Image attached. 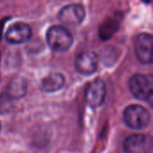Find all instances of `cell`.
Returning a JSON list of instances; mask_svg holds the SVG:
<instances>
[{
  "instance_id": "1",
  "label": "cell",
  "mask_w": 153,
  "mask_h": 153,
  "mask_svg": "<svg viewBox=\"0 0 153 153\" xmlns=\"http://www.w3.org/2000/svg\"><path fill=\"white\" fill-rule=\"evenodd\" d=\"M46 39L48 47L55 52L66 51L71 48L74 42L71 32L60 25L49 27L47 31Z\"/></svg>"
},
{
  "instance_id": "2",
  "label": "cell",
  "mask_w": 153,
  "mask_h": 153,
  "mask_svg": "<svg viewBox=\"0 0 153 153\" xmlns=\"http://www.w3.org/2000/svg\"><path fill=\"white\" fill-rule=\"evenodd\" d=\"M124 122L134 130H143L151 122L149 111L140 105H130L124 111Z\"/></svg>"
},
{
  "instance_id": "3",
  "label": "cell",
  "mask_w": 153,
  "mask_h": 153,
  "mask_svg": "<svg viewBox=\"0 0 153 153\" xmlns=\"http://www.w3.org/2000/svg\"><path fill=\"white\" fill-rule=\"evenodd\" d=\"M129 89L134 98L149 101L152 98V78L142 74H136L129 81Z\"/></svg>"
},
{
  "instance_id": "4",
  "label": "cell",
  "mask_w": 153,
  "mask_h": 153,
  "mask_svg": "<svg viewBox=\"0 0 153 153\" xmlns=\"http://www.w3.org/2000/svg\"><path fill=\"white\" fill-rule=\"evenodd\" d=\"M105 97L106 86L101 79H95L87 84L85 89V100L91 108H100L104 103Z\"/></svg>"
},
{
  "instance_id": "5",
  "label": "cell",
  "mask_w": 153,
  "mask_h": 153,
  "mask_svg": "<svg viewBox=\"0 0 153 153\" xmlns=\"http://www.w3.org/2000/svg\"><path fill=\"white\" fill-rule=\"evenodd\" d=\"M85 14V9L82 4H70L64 6L59 11L58 19L65 25L77 26L83 22Z\"/></svg>"
},
{
  "instance_id": "6",
  "label": "cell",
  "mask_w": 153,
  "mask_h": 153,
  "mask_svg": "<svg viewBox=\"0 0 153 153\" xmlns=\"http://www.w3.org/2000/svg\"><path fill=\"white\" fill-rule=\"evenodd\" d=\"M124 151L126 153H151L152 139L146 134H132L125 140Z\"/></svg>"
},
{
  "instance_id": "7",
  "label": "cell",
  "mask_w": 153,
  "mask_h": 153,
  "mask_svg": "<svg viewBox=\"0 0 153 153\" xmlns=\"http://www.w3.org/2000/svg\"><path fill=\"white\" fill-rule=\"evenodd\" d=\"M152 36L150 33H141L135 41V54L137 59L144 65L152 63Z\"/></svg>"
},
{
  "instance_id": "8",
  "label": "cell",
  "mask_w": 153,
  "mask_h": 153,
  "mask_svg": "<svg viewBox=\"0 0 153 153\" xmlns=\"http://www.w3.org/2000/svg\"><path fill=\"white\" fill-rule=\"evenodd\" d=\"M99 58L97 54L91 50H85L80 53L74 62L75 69L84 75H91L98 68Z\"/></svg>"
},
{
  "instance_id": "9",
  "label": "cell",
  "mask_w": 153,
  "mask_h": 153,
  "mask_svg": "<svg viewBox=\"0 0 153 153\" xmlns=\"http://www.w3.org/2000/svg\"><path fill=\"white\" fill-rule=\"evenodd\" d=\"M30 27L24 22H18L11 24L5 32V39L11 44H22L31 37Z\"/></svg>"
},
{
  "instance_id": "10",
  "label": "cell",
  "mask_w": 153,
  "mask_h": 153,
  "mask_svg": "<svg viewBox=\"0 0 153 153\" xmlns=\"http://www.w3.org/2000/svg\"><path fill=\"white\" fill-rule=\"evenodd\" d=\"M65 80L63 74L53 73L44 77L40 83V88L45 92H55L65 85Z\"/></svg>"
},
{
  "instance_id": "11",
  "label": "cell",
  "mask_w": 153,
  "mask_h": 153,
  "mask_svg": "<svg viewBox=\"0 0 153 153\" xmlns=\"http://www.w3.org/2000/svg\"><path fill=\"white\" fill-rule=\"evenodd\" d=\"M25 89H26V85H25V82L23 80H20V79L15 80L14 82H12L7 95L12 100L20 98L25 94Z\"/></svg>"
},
{
  "instance_id": "12",
  "label": "cell",
  "mask_w": 153,
  "mask_h": 153,
  "mask_svg": "<svg viewBox=\"0 0 153 153\" xmlns=\"http://www.w3.org/2000/svg\"><path fill=\"white\" fill-rule=\"evenodd\" d=\"M0 130H1V123H0Z\"/></svg>"
}]
</instances>
